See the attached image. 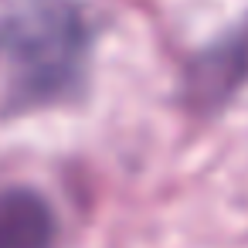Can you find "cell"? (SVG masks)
<instances>
[{
    "instance_id": "obj_1",
    "label": "cell",
    "mask_w": 248,
    "mask_h": 248,
    "mask_svg": "<svg viewBox=\"0 0 248 248\" xmlns=\"http://www.w3.org/2000/svg\"><path fill=\"white\" fill-rule=\"evenodd\" d=\"M92 28L75 0H0V72L11 116L85 92Z\"/></svg>"
},
{
    "instance_id": "obj_2",
    "label": "cell",
    "mask_w": 248,
    "mask_h": 248,
    "mask_svg": "<svg viewBox=\"0 0 248 248\" xmlns=\"http://www.w3.org/2000/svg\"><path fill=\"white\" fill-rule=\"evenodd\" d=\"M245 85H248V14L190 58L180 99L190 112L214 116Z\"/></svg>"
},
{
    "instance_id": "obj_3",
    "label": "cell",
    "mask_w": 248,
    "mask_h": 248,
    "mask_svg": "<svg viewBox=\"0 0 248 248\" xmlns=\"http://www.w3.org/2000/svg\"><path fill=\"white\" fill-rule=\"evenodd\" d=\"M58 217L45 194L34 187L0 190V248H51Z\"/></svg>"
}]
</instances>
